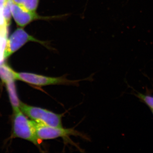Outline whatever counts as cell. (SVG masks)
<instances>
[{
    "label": "cell",
    "mask_w": 153,
    "mask_h": 153,
    "mask_svg": "<svg viewBox=\"0 0 153 153\" xmlns=\"http://www.w3.org/2000/svg\"><path fill=\"white\" fill-rule=\"evenodd\" d=\"M12 76L14 79L21 80L31 85L38 86L52 85H78L79 82L85 79L71 80L65 76L52 77L27 72H17L12 70Z\"/></svg>",
    "instance_id": "cell-1"
},
{
    "label": "cell",
    "mask_w": 153,
    "mask_h": 153,
    "mask_svg": "<svg viewBox=\"0 0 153 153\" xmlns=\"http://www.w3.org/2000/svg\"><path fill=\"white\" fill-rule=\"evenodd\" d=\"M13 136L27 140L38 146L40 140L36 135L32 120H28L19 106H13Z\"/></svg>",
    "instance_id": "cell-2"
},
{
    "label": "cell",
    "mask_w": 153,
    "mask_h": 153,
    "mask_svg": "<svg viewBox=\"0 0 153 153\" xmlns=\"http://www.w3.org/2000/svg\"><path fill=\"white\" fill-rule=\"evenodd\" d=\"M35 131L38 138L40 140H52L57 138H66L71 136L79 137L84 139L88 138L78 131L73 128H64L63 127L51 126L38 121L32 120Z\"/></svg>",
    "instance_id": "cell-3"
},
{
    "label": "cell",
    "mask_w": 153,
    "mask_h": 153,
    "mask_svg": "<svg viewBox=\"0 0 153 153\" xmlns=\"http://www.w3.org/2000/svg\"><path fill=\"white\" fill-rule=\"evenodd\" d=\"M19 108L22 112L33 120L38 121L51 126L63 127L62 114L55 113L42 108L28 105L20 101Z\"/></svg>",
    "instance_id": "cell-4"
},
{
    "label": "cell",
    "mask_w": 153,
    "mask_h": 153,
    "mask_svg": "<svg viewBox=\"0 0 153 153\" xmlns=\"http://www.w3.org/2000/svg\"><path fill=\"white\" fill-rule=\"evenodd\" d=\"M29 41L37 42L43 45L48 49H52L48 42L38 40L33 36H30L23 29L18 28L15 30L9 40L7 41L5 49L4 52V58L5 59L8 58Z\"/></svg>",
    "instance_id": "cell-5"
},
{
    "label": "cell",
    "mask_w": 153,
    "mask_h": 153,
    "mask_svg": "<svg viewBox=\"0 0 153 153\" xmlns=\"http://www.w3.org/2000/svg\"><path fill=\"white\" fill-rule=\"evenodd\" d=\"M11 13L17 25L24 27L31 22L38 20H61L68 16V14L56 15L51 16H42L36 13V12H31L24 9L13 1L11 5Z\"/></svg>",
    "instance_id": "cell-6"
},
{
    "label": "cell",
    "mask_w": 153,
    "mask_h": 153,
    "mask_svg": "<svg viewBox=\"0 0 153 153\" xmlns=\"http://www.w3.org/2000/svg\"><path fill=\"white\" fill-rule=\"evenodd\" d=\"M13 2L31 12H36L40 0H13Z\"/></svg>",
    "instance_id": "cell-7"
},
{
    "label": "cell",
    "mask_w": 153,
    "mask_h": 153,
    "mask_svg": "<svg viewBox=\"0 0 153 153\" xmlns=\"http://www.w3.org/2000/svg\"><path fill=\"white\" fill-rule=\"evenodd\" d=\"M13 0H6L4 5L3 10L4 23L6 27H8L10 24L11 19V5Z\"/></svg>",
    "instance_id": "cell-8"
},
{
    "label": "cell",
    "mask_w": 153,
    "mask_h": 153,
    "mask_svg": "<svg viewBox=\"0 0 153 153\" xmlns=\"http://www.w3.org/2000/svg\"><path fill=\"white\" fill-rule=\"evenodd\" d=\"M136 96L142 101L144 102L145 104H146L151 109H153V96L143 94L139 92H137Z\"/></svg>",
    "instance_id": "cell-9"
},
{
    "label": "cell",
    "mask_w": 153,
    "mask_h": 153,
    "mask_svg": "<svg viewBox=\"0 0 153 153\" xmlns=\"http://www.w3.org/2000/svg\"><path fill=\"white\" fill-rule=\"evenodd\" d=\"M6 0H0V10L4 8Z\"/></svg>",
    "instance_id": "cell-10"
},
{
    "label": "cell",
    "mask_w": 153,
    "mask_h": 153,
    "mask_svg": "<svg viewBox=\"0 0 153 153\" xmlns=\"http://www.w3.org/2000/svg\"><path fill=\"white\" fill-rule=\"evenodd\" d=\"M152 110V114H153V109H151Z\"/></svg>",
    "instance_id": "cell-11"
}]
</instances>
